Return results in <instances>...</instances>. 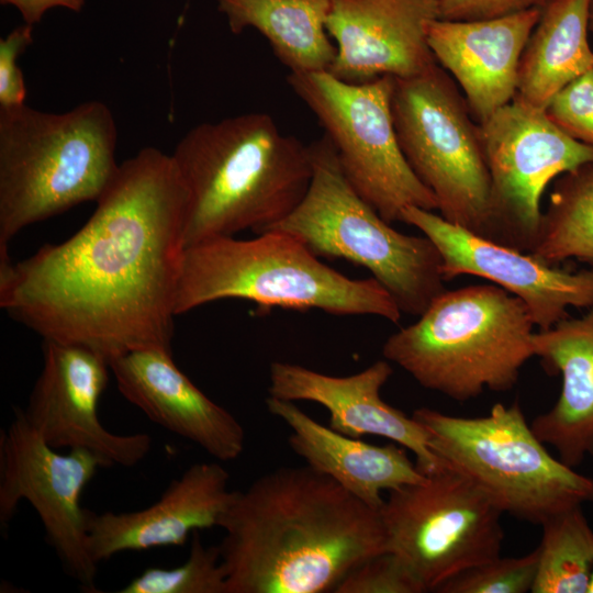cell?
I'll use <instances>...</instances> for the list:
<instances>
[{"label": "cell", "mask_w": 593, "mask_h": 593, "mask_svg": "<svg viewBox=\"0 0 593 593\" xmlns=\"http://www.w3.org/2000/svg\"><path fill=\"white\" fill-rule=\"evenodd\" d=\"M96 202L63 243L16 262L0 246V306L43 340L109 361L137 349L171 351L189 205L171 154L141 149Z\"/></svg>", "instance_id": "cell-1"}, {"label": "cell", "mask_w": 593, "mask_h": 593, "mask_svg": "<svg viewBox=\"0 0 593 593\" xmlns=\"http://www.w3.org/2000/svg\"><path fill=\"white\" fill-rule=\"evenodd\" d=\"M226 593H324L387 551L380 510L309 466L235 491L220 522Z\"/></svg>", "instance_id": "cell-2"}, {"label": "cell", "mask_w": 593, "mask_h": 593, "mask_svg": "<svg viewBox=\"0 0 593 593\" xmlns=\"http://www.w3.org/2000/svg\"><path fill=\"white\" fill-rule=\"evenodd\" d=\"M188 192L184 247L259 234L289 215L310 186V145L251 112L190 128L171 154Z\"/></svg>", "instance_id": "cell-3"}, {"label": "cell", "mask_w": 593, "mask_h": 593, "mask_svg": "<svg viewBox=\"0 0 593 593\" xmlns=\"http://www.w3.org/2000/svg\"><path fill=\"white\" fill-rule=\"evenodd\" d=\"M118 127L98 100L60 113L0 108V246L23 228L97 201L119 165Z\"/></svg>", "instance_id": "cell-4"}, {"label": "cell", "mask_w": 593, "mask_h": 593, "mask_svg": "<svg viewBox=\"0 0 593 593\" xmlns=\"http://www.w3.org/2000/svg\"><path fill=\"white\" fill-rule=\"evenodd\" d=\"M534 327L523 301L496 284L446 289L387 338L382 355L421 387L465 402L517 383L535 356Z\"/></svg>", "instance_id": "cell-5"}, {"label": "cell", "mask_w": 593, "mask_h": 593, "mask_svg": "<svg viewBox=\"0 0 593 593\" xmlns=\"http://www.w3.org/2000/svg\"><path fill=\"white\" fill-rule=\"evenodd\" d=\"M256 235L213 237L184 247L176 315L223 299H243L268 309L372 315L394 324L401 320L398 304L374 278L340 273L284 232Z\"/></svg>", "instance_id": "cell-6"}, {"label": "cell", "mask_w": 593, "mask_h": 593, "mask_svg": "<svg viewBox=\"0 0 593 593\" xmlns=\"http://www.w3.org/2000/svg\"><path fill=\"white\" fill-rule=\"evenodd\" d=\"M310 147L313 174L305 195L289 215L266 231L284 232L318 257L365 267L402 314L419 316L446 290L436 246L423 234L396 231L363 200L346 178L325 135Z\"/></svg>", "instance_id": "cell-7"}, {"label": "cell", "mask_w": 593, "mask_h": 593, "mask_svg": "<svg viewBox=\"0 0 593 593\" xmlns=\"http://www.w3.org/2000/svg\"><path fill=\"white\" fill-rule=\"evenodd\" d=\"M432 451L468 479L503 514L542 525L593 502V479L553 457L521 405L496 403L485 416L461 417L428 407L413 412Z\"/></svg>", "instance_id": "cell-8"}, {"label": "cell", "mask_w": 593, "mask_h": 593, "mask_svg": "<svg viewBox=\"0 0 593 593\" xmlns=\"http://www.w3.org/2000/svg\"><path fill=\"white\" fill-rule=\"evenodd\" d=\"M391 110L401 150L446 221L486 238L490 175L480 125L438 64L394 78Z\"/></svg>", "instance_id": "cell-9"}, {"label": "cell", "mask_w": 593, "mask_h": 593, "mask_svg": "<svg viewBox=\"0 0 593 593\" xmlns=\"http://www.w3.org/2000/svg\"><path fill=\"white\" fill-rule=\"evenodd\" d=\"M287 80L324 128L348 181L387 222H401L406 206L437 210L435 195L415 176L398 141L394 77L347 82L322 70L290 72Z\"/></svg>", "instance_id": "cell-10"}, {"label": "cell", "mask_w": 593, "mask_h": 593, "mask_svg": "<svg viewBox=\"0 0 593 593\" xmlns=\"http://www.w3.org/2000/svg\"><path fill=\"white\" fill-rule=\"evenodd\" d=\"M380 513L387 551L399 556L427 592L501 556L503 513L446 466L421 482L389 491Z\"/></svg>", "instance_id": "cell-11"}, {"label": "cell", "mask_w": 593, "mask_h": 593, "mask_svg": "<svg viewBox=\"0 0 593 593\" xmlns=\"http://www.w3.org/2000/svg\"><path fill=\"white\" fill-rule=\"evenodd\" d=\"M479 125L491 186L486 239L530 253L544 191L562 174L593 163V146L566 134L545 110L516 99Z\"/></svg>", "instance_id": "cell-12"}, {"label": "cell", "mask_w": 593, "mask_h": 593, "mask_svg": "<svg viewBox=\"0 0 593 593\" xmlns=\"http://www.w3.org/2000/svg\"><path fill=\"white\" fill-rule=\"evenodd\" d=\"M103 460L85 449L59 454L13 407L0 437V528L4 534L21 501L37 513L47 542L64 570L88 592H97L98 563L88 548L87 508L80 497Z\"/></svg>", "instance_id": "cell-13"}, {"label": "cell", "mask_w": 593, "mask_h": 593, "mask_svg": "<svg viewBox=\"0 0 593 593\" xmlns=\"http://www.w3.org/2000/svg\"><path fill=\"white\" fill-rule=\"evenodd\" d=\"M109 360L87 347L43 340V368L23 414L53 448L85 449L107 467H134L148 455L152 437L115 434L98 416Z\"/></svg>", "instance_id": "cell-14"}, {"label": "cell", "mask_w": 593, "mask_h": 593, "mask_svg": "<svg viewBox=\"0 0 593 593\" xmlns=\"http://www.w3.org/2000/svg\"><path fill=\"white\" fill-rule=\"evenodd\" d=\"M401 222L416 227L434 243L445 281L471 275L493 282L523 301L538 331L568 317L569 307L593 306V269L559 268L417 206L404 208Z\"/></svg>", "instance_id": "cell-15"}, {"label": "cell", "mask_w": 593, "mask_h": 593, "mask_svg": "<svg viewBox=\"0 0 593 593\" xmlns=\"http://www.w3.org/2000/svg\"><path fill=\"white\" fill-rule=\"evenodd\" d=\"M435 19L438 0H329L337 53L327 71L347 82L418 76L437 65L427 43Z\"/></svg>", "instance_id": "cell-16"}, {"label": "cell", "mask_w": 593, "mask_h": 593, "mask_svg": "<svg viewBox=\"0 0 593 593\" xmlns=\"http://www.w3.org/2000/svg\"><path fill=\"white\" fill-rule=\"evenodd\" d=\"M392 373L387 359L344 377L275 361L269 367L268 391L269 396L280 400L324 406L329 414V427L343 435H377L393 440L412 451L418 470L429 475L444 466L429 447L427 430L413 416L381 399L380 391Z\"/></svg>", "instance_id": "cell-17"}, {"label": "cell", "mask_w": 593, "mask_h": 593, "mask_svg": "<svg viewBox=\"0 0 593 593\" xmlns=\"http://www.w3.org/2000/svg\"><path fill=\"white\" fill-rule=\"evenodd\" d=\"M217 462H198L170 481L152 505L133 512L87 510L88 548L99 563L124 551L183 546L197 530L219 527L235 491Z\"/></svg>", "instance_id": "cell-18"}, {"label": "cell", "mask_w": 593, "mask_h": 593, "mask_svg": "<svg viewBox=\"0 0 593 593\" xmlns=\"http://www.w3.org/2000/svg\"><path fill=\"white\" fill-rule=\"evenodd\" d=\"M109 365L121 394L154 423L220 461L237 459L244 451L242 424L177 367L171 351L137 349Z\"/></svg>", "instance_id": "cell-19"}, {"label": "cell", "mask_w": 593, "mask_h": 593, "mask_svg": "<svg viewBox=\"0 0 593 593\" xmlns=\"http://www.w3.org/2000/svg\"><path fill=\"white\" fill-rule=\"evenodd\" d=\"M540 8L472 21L435 19L427 43L436 63L458 82L478 124L516 94L521 56Z\"/></svg>", "instance_id": "cell-20"}, {"label": "cell", "mask_w": 593, "mask_h": 593, "mask_svg": "<svg viewBox=\"0 0 593 593\" xmlns=\"http://www.w3.org/2000/svg\"><path fill=\"white\" fill-rule=\"evenodd\" d=\"M266 406L289 426L288 443L306 466L329 477L373 508L381 510L383 491L426 478L409 458L407 449L400 445L376 446L343 435L316 422L295 402L268 396Z\"/></svg>", "instance_id": "cell-21"}, {"label": "cell", "mask_w": 593, "mask_h": 593, "mask_svg": "<svg viewBox=\"0 0 593 593\" xmlns=\"http://www.w3.org/2000/svg\"><path fill=\"white\" fill-rule=\"evenodd\" d=\"M535 356L561 376L555 405L530 423L535 435L574 468L593 457V306L533 336Z\"/></svg>", "instance_id": "cell-22"}, {"label": "cell", "mask_w": 593, "mask_h": 593, "mask_svg": "<svg viewBox=\"0 0 593 593\" xmlns=\"http://www.w3.org/2000/svg\"><path fill=\"white\" fill-rule=\"evenodd\" d=\"M591 0H547L521 56L514 99L545 110L568 83L593 68L588 40Z\"/></svg>", "instance_id": "cell-23"}, {"label": "cell", "mask_w": 593, "mask_h": 593, "mask_svg": "<svg viewBox=\"0 0 593 593\" xmlns=\"http://www.w3.org/2000/svg\"><path fill=\"white\" fill-rule=\"evenodd\" d=\"M232 33L251 27L290 72L328 70L336 45L326 30L329 0H215Z\"/></svg>", "instance_id": "cell-24"}, {"label": "cell", "mask_w": 593, "mask_h": 593, "mask_svg": "<svg viewBox=\"0 0 593 593\" xmlns=\"http://www.w3.org/2000/svg\"><path fill=\"white\" fill-rule=\"evenodd\" d=\"M530 254L555 266L568 259L593 265V163L553 180Z\"/></svg>", "instance_id": "cell-25"}, {"label": "cell", "mask_w": 593, "mask_h": 593, "mask_svg": "<svg viewBox=\"0 0 593 593\" xmlns=\"http://www.w3.org/2000/svg\"><path fill=\"white\" fill-rule=\"evenodd\" d=\"M532 593H588L593 570V529L577 506L542 525Z\"/></svg>", "instance_id": "cell-26"}, {"label": "cell", "mask_w": 593, "mask_h": 593, "mask_svg": "<svg viewBox=\"0 0 593 593\" xmlns=\"http://www.w3.org/2000/svg\"><path fill=\"white\" fill-rule=\"evenodd\" d=\"M118 592L226 593V571L220 547L203 545L197 530L184 562L174 568H147Z\"/></svg>", "instance_id": "cell-27"}, {"label": "cell", "mask_w": 593, "mask_h": 593, "mask_svg": "<svg viewBox=\"0 0 593 593\" xmlns=\"http://www.w3.org/2000/svg\"><path fill=\"white\" fill-rule=\"evenodd\" d=\"M539 551L513 558L497 557L474 566L441 584L439 593H527L532 592Z\"/></svg>", "instance_id": "cell-28"}, {"label": "cell", "mask_w": 593, "mask_h": 593, "mask_svg": "<svg viewBox=\"0 0 593 593\" xmlns=\"http://www.w3.org/2000/svg\"><path fill=\"white\" fill-rule=\"evenodd\" d=\"M335 593H424L423 583L395 553L383 551L350 570Z\"/></svg>", "instance_id": "cell-29"}, {"label": "cell", "mask_w": 593, "mask_h": 593, "mask_svg": "<svg viewBox=\"0 0 593 593\" xmlns=\"http://www.w3.org/2000/svg\"><path fill=\"white\" fill-rule=\"evenodd\" d=\"M545 112L570 137L593 146V68L556 93Z\"/></svg>", "instance_id": "cell-30"}, {"label": "cell", "mask_w": 593, "mask_h": 593, "mask_svg": "<svg viewBox=\"0 0 593 593\" xmlns=\"http://www.w3.org/2000/svg\"><path fill=\"white\" fill-rule=\"evenodd\" d=\"M33 42V25L23 23L0 40V108L22 105L26 88L19 56Z\"/></svg>", "instance_id": "cell-31"}, {"label": "cell", "mask_w": 593, "mask_h": 593, "mask_svg": "<svg viewBox=\"0 0 593 593\" xmlns=\"http://www.w3.org/2000/svg\"><path fill=\"white\" fill-rule=\"evenodd\" d=\"M547 0H438V19L472 21L541 8Z\"/></svg>", "instance_id": "cell-32"}, {"label": "cell", "mask_w": 593, "mask_h": 593, "mask_svg": "<svg viewBox=\"0 0 593 593\" xmlns=\"http://www.w3.org/2000/svg\"><path fill=\"white\" fill-rule=\"evenodd\" d=\"M1 4L14 7L21 14L24 23L34 25L43 19L44 14L54 8H63L72 12H80L86 0H0Z\"/></svg>", "instance_id": "cell-33"}, {"label": "cell", "mask_w": 593, "mask_h": 593, "mask_svg": "<svg viewBox=\"0 0 593 593\" xmlns=\"http://www.w3.org/2000/svg\"><path fill=\"white\" fill-rule=\"evenodd\" d=\"M589 31L593 35V0L590 1Z\"/></svg>", "instance_id": "cell-34"}, {"label": "cell", "mask_w": 593, "mask_h": 593, "mask_svg": "<svg viewBox=\"0 0 593 593\" xmlns=\"http://www.w3.org/2000/svg\"><path fill=\"white\" fill-rule=\"evenodd\" d=\"M588 593H593V570H592V574H591V580H590Z\"/></svg>", "instance_id": "cell-35"}]
</instances>
